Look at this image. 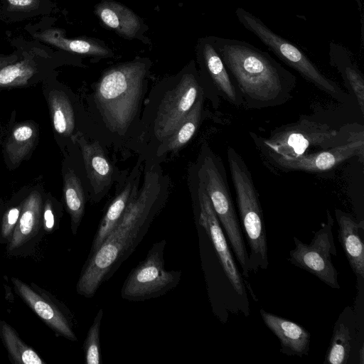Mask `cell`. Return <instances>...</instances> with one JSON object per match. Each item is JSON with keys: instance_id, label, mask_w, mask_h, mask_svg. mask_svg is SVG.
Listing matches in <instances>:
<instances>
[{"instance_id": "cell-36", "label": "cell", "mask_w": 364, "mask_h": 364, "mask_svg": "<svg viewBox=\"0 0 364 364\" xmlns=\"http://www.w3.org/2000/svg\"><path fill=\"white\" fill-rule=\"evenodd\" d=\"M0 20H1V16H0Z\"/></svg>"}, {"instance_id": "cell-9", "label": "cell", "mask_w": 364, "mask_h": 364, "mask_svg": "<svg viewBox=\"0 0 364 364\" xmlns=\"http://www.w3.org/2000/svg\"><path fill=\"white\" fill-rule=\"evenodd\" d=\"M333 218L327 211V221L314 232L309 244H305L294 237L295 248L290 251L289 262L316 276L333 289H340L338 272L332 263L331 257L336 256L332 228Z\"/></svg>"}, {"instance_id": "cell-31", "label": "cell", "mask_w": 364, "mask_h": 364, "mask_svg": "<svg viewBox=\"0 0 364 364\" xmlns=\"http://www.w3.org/2000/svg\"><path fill=\"white\" fill-rule=\"evenodd\" d=\"M103 316V309H100L94 318L83 344L85 363L87 364H101L100 326Z\"/></svg>"}, {"instance_id": "cell-35", "label": "cell", "mask_w": 364, "mask_h": 364, "mask_svg": "<svg viewBox=\"0 0 364 364\" xmlns=\"http://www.w3.org/2000/svg\"><path fill=\"white\" fill-rule=\"evenodd\" d=\"M360 363L363 364V346H362L360 350Z\"/></svg>"}, {"instance_id": "cell-8", "label": "cell", "mask_w": 364, "mask_h": 364, "mask_svg": "<svg viewBox=\"0 0 364 364\" xmlns=\"http://www.w3.org/2000/svg\"><path fill=\"white\" fill-rule=\"evenodd\" d=\"M166 240L152 245L145 259L133 268L121 289L122 299L132 301L159 297L180 282L181 272L165 269Z\"/></svg>"}, {"instance_id": "cell-4", "label": "cell", "mask_w": 364, "mask_h": 364, "mask_svg": "<svg viewBox=\"0 0 364 364\" xmlns=\"http://www.w3.org/2000/svg\"><path fill=\"white\" fill-rule=\"evenodd\" d=\"M364 136L362 126L348 124L339 129L326 123L307 119L274 129L267 138L253 136L262 154L285 157L327 149Z\"/></svg>"}, {"instance_id": "cell-29", "label": "cell", "mask_w": 364, "mask_h": 364, "mask_svg": "<svg viewBox=\"0 0 364 364\" xmlns=\"http://www.w3.org/2000/svg\"><path fill=\"white\" fill-rule=\"evenodd\" d=\"M48 102L55 132L63 136L72 135L75 120L73 106L67 95L61 91L52 90Z\"/></svg>"}, {"instance_id": "cell-18", "label": "cell", "mask_w": 364, "mask_h": 364, "mask_svg": "<svg viewBox=\"0 0 364 364\" xmlns=\"http://www.w3.org/2000/svg\"><path fill=\"white\" fill-rule=\"evenodd\" d=\"M48 58L46 50L38 47L23 50L18 60L0 68V88L28 85Z\"/></svg>"}, {"instance_id": "cell-28", "label": "cell", "mask_w": 364, "mask_h": 364, "mask_svg": "<svg viewBox=\"0 0 364 364\" xmlns=\"http://www.w3.org/2000/svg\"><path fill=\"white\" fill-rule=\"evenodd\" d=\"M37 129L34 124L24 122L18 124L8 136L5 152L11 163L18 165L25 159L34 146Z\"/></svg>"}, {"instance_id": "cell-22", "label": "cell", "mask_w": 364, "mask_h": 364, "mask_svg": "<svg viewBox=\"0 0 364 364\" xmlns=\"http://www.w3.org/2000/svg\"><path fill=\"white\" fill-rule=\"evenodd\" d=\"M36 41L58 48L61 50L83 55L106 56L109 51L98 43L83 38H68L63 30L58 28H46L31 31Z\"/></svg>"}, {"instance_id": "cell-12", "label": "cell", "mask_w": 364, "mask_h": 364, "mask_svg": "<svg viewBox=\"0 0 364 364\" xmlns=\"http://www.w3.org/2000/svg\"><path fill=\"white\" fill-rule=\"evenodd\" d=\"M196 183L199 223L211 240L220 264L232 288L239 295L242 296L245 294L242 278L235 263L220 222L208 195L197 179Z\"/></svg>"}, {"instance_id": "cell-16", "label": "cell", "mask_w": 364, "mask_h": 364, "mask_svg": "<svg viewBox=\"0 0 364 364\" xmlns=\"http://www.w3.org/2000/svg\"><path fill=\"white\" fill-rule=\"evenodd\" d=\"M200 51L204 70L216 94L234 106H243L240 92L220 58L214 41H204Z\"/></svg>"}, {"instance_id": "cell-2", "label": "cell", "mask_w": 364, "mask_h": 364, "mask_svg": "<svg viewBox=\"0 0 364 364\" xmlns=\"http://www.w3.org/2000/svg\"><path fill=\"white\" fill-rule=\"evenodd\" d=\"M213 41L246 108L279 106L291 98L296 77L268 52L237 39Z\"/></svg>"}, {"instance_id": "cell-24", "label": "cell", "mask_w": 364, "mask_h": 364, "mask_svg": "<svg viewBox=\"0 0 364 364\" xmlns=\"http://www.w3.org/2000/svg\"><path fill=\"white\" fill-rule=\"evenodd\" d=\"M329 59L342 75L345 82L357 99L362 114H364V79L358 68L353 63L348 51L335 43L329 44Z\"/></svg>"}, {"instance_id": "cell-7", "label": "cell", "mask_w": 364, "mask_h": 364, "mask_svg": "<svg viewBox=\"0 0 364 364\" xmlns=\"http://www.w3.org/2000/svg\"><path fill=\"white\" fill-rule=\"evenodd\" d=\"M235 15L245 29L306 80L336 100L346 102L348 100L341 88L325 76L297 46L274 33L261 19L245 9L237 8Z\"/></svg>"}, {"instance_id": "cell-34", "label": "cell", "mask_w": 364, "mask_h": 364, "mask_svg": "<svg viewBox=\"0 0 364 364\" xmlns=\"http://www.w3.org/2000/svg\"><path fill=\"white\" fill-rule=\"evenodd\" d=\"M22 51H16L11 55H0V68L18 60Z\"/></svg>"}, {"instance_id": "cell-32", "label": "cell", "mask_w": 364, "mask_h": 364, "mask_svg": "<svg viewBox=\"0 0 364 364\" xmlns=\"http://www.w3.org/2000/svg\"><path fill=\"white\" fill-rule=\"evenodd\" d=\"M21 206L22 204L11 208L4 213L1 228V232L4 238H7L12 234L18 220Z\"/></svg>"}, {"instance_id": "cell-23", "label": "cell", "mask_w": 364, "mask_h": 364, "mask_svg": "<svg viewBox=\"0 0 364 364\" xmlns=\"http://www.w3.org/2000/svg\"><path fill=\"white\" fill-rule=\"evenodd\" d=\"M95 12L104 24L122 36L132 38L140 28L139 17L120 3L103 0L96 6Z\"/></svg>"}, {"instance_id": "cell-11", "label": "cell", "mask_w": 364, "mask_h": 364, "mask_svg": "<svg viewBox=\"0 0 364 364\" xmlns=\"http://www.w3.org/2000/svg\"><path fill=\"white\" fill-rule=\"evenodd\" d=\"M364 136L327 149L303 154L296 157H285L272 154H262L269 164L280 171H301L322 173L336 167L350 158L363 161Z\"/></svg>"}, {"instance_id": "cell-17", "label": "cell", "mask_w": 364, "mask_h": 364, "mask_svg": "<svg viewBox=\"0 0 364 364\" xmlns=\"http://www.w3.org/2000/svg\"><path fill=\"white\" fill-rule=\"evenodd\" d=\"M260 315L267 327L280 341V351L288 355H308L310 333L303 326L260 309Z\"/></svg>"}, {"instance_id": "cell-1", "label": "cell", "mask_w": 364, "mask_h": 364, "mask_svg": "<svg viewBox=\"0 0 364 364\" xmlns=\"http://www.w3.org/2000/svg\"><path fill=\"white\" fill-rule=\"evenodd\" d=\"M168 197V179L156 165L146 170L122 216L103 242L88 255L76 285L77 292L91 298L119 267L146 234Z\"/></svg>"}, {"instance_id": "cell-5", "label": "cell", "mask_w": 364, "mask_h": 364, "mask_svg": "<svg viewBox=\"0 0 364 364\" xmlns=\"http://www.w3.org/2000/svg\"><path fill=\"white\" fill-rule=\"evenodd\" d=\"M197 181L208 195L215 215L223 226L242 271L248 277L249 255L237 217L226 171L221 159L204 144L198 159Z\"/></svg>"}, {"instance_id": "cell-27", "label": "cell", "mask_w": 364, "mask_h": 364, "mask_svg": "<svg viewBox=\"0 0 364 364\" xmlns=\"http://www.w3.org/2000/svg\"><path fill=\"white\" fill-rule=\"evenodd\" d=\"M63 196L70 216L71 230L75 235L84 216L85 196L80 178L72 169L64 176Z\"/></svg>"}, {"instance_id": "cell-3", "label": "cell", "mask_w": 364, "mask_h": 364, "mask_svg": "<svg viewBox=\"0 0 364 364\" xmlns=\"http://www.w3.org/2000/svg\"><path fill=\"white\" fill-rule=\"evenodd\" d=\"M147 68L127 63L106 70L95 87L94 100L106 127L113 133H127L140 110Z\"/></svg>"}, {"instance_id": "cell-19", "label": "cell", "mask_w": 364, "mask_h": 364, "mask_svg": "<svg viewBox=\"0 0 364 364\" xmlns=\"http://www.w3.org/2000/svg\"><path fill=\"white\" fill-rule=\"evenodd\" d=\"M357 330L355 315L347 306L335 323L324 363L345 364L349 359Z\"/></svg>"}, {"instance_id": "cell-26", "label": "cell", "mask_w": 364, "mask_h": 364, "mask_svg": "<svg viewBox=\"0 0 364 364\" xmlns=\"http://www.w3.org/2000/svg\"><path fill=\"white\" fill-rule=\"evenodd\" d=\"M53 3L49 0H0L1 20L18 22L52 12Z\"/></svg>"}, {"instance_id": "cell-20", "label": "cell", "mask_w": 364, "mask_h": 364, "mask_svg": "<svg viewBox=\"0 0 364 364\" xmlns=\"http://www.w3.org/2000/svg\"><path fill=\"white\" fill-rule=\"evenodd\" d=\"M138 169V168H137ZM140 172L133 171L121 191L109 203L98 225L89 253L92 255L102 245L124 213L132 194L139 186Z\"/></svg>"}, {"instance_id": "cell-33", "label": "cell", "mask_w": 364, "mask_h": 364, "mask_svg": "<svg viewBox=\"0 0 364 364\" xmlns=\"http://www.w3.org/2000/svg\"><path fill=\"white\" fill-rule=\"evenodd\" d=\"M43 220L44 229L48 232L53 230L55 225V218L52 204L48 201L44 207L43 213Z\"/></svg>"}, {"instance_id": "cell-13", "label": "cell", "mask_w": 364, "mask_h": 364, "mask_svg": "<svg viewBox=\"0 0 364 364\" xmlns=\"http://www.w3.org/2000/svg\"><path fill=\"white\" fill-rule=\"evenodd\" d=\"M75 139L82 152L86 174L91 186L92 199L97 202L112 184L114 167L98 141H88L80 134L76 136Z\"/></svg>"}, {"instance_id": "cell-14", "label": "cell", "mask_w": 364, "mask_h": 364, "mask_svg": "<svg viewBox=\"0 0 364 364\" xmlns=\"http://www.w3.org/2000/svg\"><path fill=\"white\" fill-rule=\"evenodd\" d=\"M11 281L20 297L47 325L68 340H77L71 320L59 307L20 279L13 277Z\"/></svg>"}, {"instance_id": "cell-25", "label": "cell", "mask_w": 364, "mask_h": 364, "mask_svg": "<svg viewBox=\"0 0 364 364\" xmlns=\"http://www.w3.org/2000/svg\"><path fill=\"white\" fill-rule=\"evenodd\" d=\"M205 91L203 90L196 102L181 122L174 132L159 146L158 155L175 152L183 147L196 134L202 119Z\"/></svg>"}, {"instance_id": "cell-15", "label": "cell", "mask_w": 364, "mask_h": 364, "mask_svg": "<svg viewBox=\"0 0 364 364\" xmlns=\"http://www.w3.org/2000/svg\"><path fill=\"white\" fill-rule=\"evenodd\" d=\"M338 225V241L358 280L364 279V221H356L352 215L335 209Z\"/></svg>"}, {"instance_id": "cell-10", "label": "cell", "mask_w": 364, "mask_h": 364, "mask_svg": "<svg viewBox=\"0 0 364 364\" xmlns=\"http://www.w3.org/2000/svg\"><path fill=\"white\" fill-rule=\"evenodd\" d=\"M204 90L193 73L182 75L159 103L153 123V134L160 144L176 129Z\"/></svg>"}, {"instance_id": "cell-30", "label": "cell", "mask_w": 364, "mask_h": 364, "mask_svg": "<svg viewBox=\"0 0 364 364\" xmlns=\"http://www.w3.org/2000/svg\"><path fill=\"white\" fill-rule=\"evenodd\" d=\"M0 336L10 357L19 364H44L41 357L18 336L6 322L0 321Z\"/></svg>"}, {"instance_id": "cell-6", "label": "cell", "mask_w": 364, "mask_h": 364, "mask_svg": "<svg viewBox=\"0 0 364 364\" xmlns=\"http://www.w3.org/2000/svg\"><path fill=\"white\" fill-rule=\"evenodd\" d=\"M227 155L240 217L250 250V269L257 273L269 266L267 239L259 195L251 172L240 154L230 146Z\"/></svg>"}, {"instance_id": "cell-21", "label": "cell", "mask_w": 364, "mask_h": 364, "mask_svg": "<svg viewBox=\"0 0 364 364\" xmlns=\"http://www.w3.org/2000/svg\"><path fill=\"white\" fill-rule=\"evenodd\" d=\"M43 219L42 198L32 191L23 200L17 224L11 234L9 250L20 247L38 232Z\"/></svg>"}]
</instances>
